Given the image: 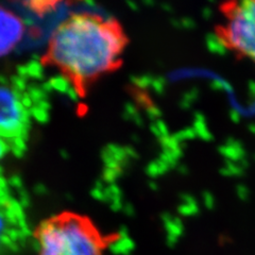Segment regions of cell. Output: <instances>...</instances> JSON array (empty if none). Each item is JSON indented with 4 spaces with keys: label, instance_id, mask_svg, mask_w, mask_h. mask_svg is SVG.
<instances>
[{
    "label": "cell",
    "instance_id": "9c48e42d",
    "mask_svg": "<svg viewBox=\"0 0 255 255\" xmlns=\"http://www.w3.org/2000/svg\"><path fill=\"white\" fill-rule=\"evenodd\" d=\"M248 94L250 98L255 99V81H253V80H251L248 83Z\"/></svg>",
    "mask_w": 255,
    "mask_h": 255
},
{
    "label": "cell",
    "instance_id": "7c38bea8",
    "mask_svg": "<svg viewBox=\"0 0 255 255\" xmlns=\"http://www.w3.org/2000/svg\"><path fill=\"white\" fill-rule=\"evenodd\" d=\"M254 159H255V155H254Z\"/></svg>",
    "mask_w": 255,
    "mask_h": 255
},
{
    "label": "cell",
    "instance_id": "8fae6325",
    "mask_svg": "<svg viewBox=\"0 0 255 255\" xmlns=\"http://www.w3.org/2000/svg\"><path fill=\"white\" fill-rule=\"evenodd\" d=\"M248 129H249V131H250L253 135H255V124H250L249 127H248Z\"/></svg>",
    "mask_w": 255,
    "mask_h": 255
},
{
    "label": "cell",
    "instance_id": "52a82bcc",
    "mask_svg": "<svg viewBox=\"0 0 255 255\" xmlns=\"http://www.w3.org/2000/svg\"><path fill=\"white\" fill-rule=\"evenodd\" d=\"M10 151H12L11 146L4 139L0 137V162L5 157V155L9 154Z\"/></svg>",
    "mask_w": 255,
    "mask_h": 255
},
{
    "label": "cell",
    "instance_id": "7a4b0ae2",
    "mask_svg": "<svg viewBox=\"0 0 255 255\" xmlns=\"http://www.w3.org/2000/svg\"><path fill=\"white\" fill-rule=\"evenodd\" d=\"M34 238L38 255H105L114 241L89 218L75 213H62L42 221Z\"/></svg>",
    "mask_w": 255,
    "mask_h": 255
},
{
    "label": "cell",
    "instance_id": "277c9868",
    "mask_svg": "<svg viewBox=\"0 0 255 255\" xmlns=\"http://www.w3.org/2000/svg\"><path fill=\"white\" fill-rule=\"evenodd\" d=\"M226 45L255 62V1L245 0L228 9L225 34Z\"/></svg>",
    "mask_w": 255,
    "mask_h": 255
},
{
    "label": "cell",
    "instance_id": "5b68a950",
    "mask_svg": "<svg viewBox=\"0 0 255 255\" xmlns=\"http://www.w3.org/2000/svg\"><path fill=\"white\" fill-rule=\"evenodd\" d=\"M27 236V223L18 205L0 198V255H17Z\"/></svg>",
    "mask_w": 255,
    "mask_h": 255
},
{
    "label": "cell",
    "instance_id": "6da1fadb",
    "mask_svg": "<svg viewBox=\"0 0 255 255\" xmlns=\"http://www.w3.org/2000/svg\"><path fill=\"white\" fill-rule=\"evenodd\" d=\"M125 47L126 36L116 21L78 13L54 30L45 61L71 82L82 86L115 69Z\"/></svg>",
    "mask_w": 255,
    "mask_h": 255
},
{
    "label": "cell",
    "instance_id": "3957f363",
    "mask_svg": "<svg viewBox=\"0 0 255 255\" xmlns=\"http://www.w3.org/2000/svg\"><path fill=\"white\" fill-rule=\"evenodd\" d=\"M29 126V112L20 93L13 85L0 83V137L12 151L18 150Z\"/></svg>",
    "mask_w": 255,
    "mask_h": 255
},
{
    "label": "cell",
    "instance_id": "ba28073f",
    "mask_svg": "<svg viewBox=\"0 0 255 255\" xmlns=\"http://www.w3.org/2000/svg\"><path fill=\"white\" fill-rule=\"evenodd\" d=\"M237 193L242 200H248V198L250 196V191L248 187H246L245 185H239L237 188Z\"/></svg>",
    "mask_w": 255,
    "mask_h": 255
},
{
    "label": "cell",
    "instance_id": "30bf717a",
    "mask_svg": "<svg viewBox=\"0 0 255 255\" xmlns=\"http://www.w3.org/2000/svg\"><path fill=\"white\" fill-rule=\"evenodd\" d=\"M231 117H232L233 122H235V123H238L239 121H241V115H239V113L236 111L231 112Z\"/></svg>",
    "mask_w": 255,
    "mask_h": 255
},
{
    "label": "cell",
    "instance_id": "8992f818",
    "mask_svg": "<svg viewBox=\"0 0 255 255\" xmlns=\"http://www.w3.org/2000/svg\"><path fill=\"white\" fill-rule=\"evenodd\" d=\"M25 33L26 23L20 16L0 6V58L13 51Z\"/></svg>",
    "mask_w": 255,
    "mask_h": 255
}]
</instances>
